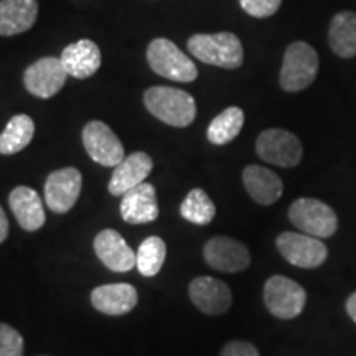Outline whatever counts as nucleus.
<instances>
[{
  "label": "nucleus",
  "instance_id": "1",
  "mask_svg": "<svg viewBox=\"0 0 356 356\" xmlns=\"http://www.w3.org/2000/svg\"><path fill=\"white\" fill-rule=\"evenodd\" d=\"M144 104L159 121L173 127H188L197 118V102L184 89L154 86L144 95Z\"/></svg>",
  "mask_w": 356,
  "mask_h": 356
},
{
  "label": "nucleus",
  "instance_id": "2",
  "mask_svg": "<svg viewBox=\"0 0 356 356\" xmlns=\"http://www.w3.org/2000/svg\"><path fill=\"white\" fill-rule=\"evenodd\" d=\"M186 47L197 60L225 70L239 68L244 61L241 40L231 32L197 33L188 40Z\"/></svg>",
  "mask_w": 356,
  "mask_h": 356
},
{
  "label": "nucleus",
  "instance_id": "3",
  "mask_svg": "<svg viewBox=\"0 0 356 356\" xmlns=\"http://www.w3.org/2000/svg\"><path fill=\"white\" fill-rule=\"evenodd\" d=\"M147 61L154 73L172 81L191 83L198 78L197 66L172 40H152L147 48Z\"/></svg>",
  "mask_w": 356,
  "mask_h": 356
},
{
  "label": "nucleus",
  "instance_id": "4",
  "mask_svg": "<svg viewBox=\"0 0 356 356\" xmlns=\"http://www.w3.org/2000/svg\"><path fill=\"white\" fill-rule=\"evenodd\" d=\"M318 74V55L309 43L293 42L284 53L280 70V88L287 92H299L309 88Z\"/></svg>",
  "mask_w": 356,
  "mask_h": 356
},
{
  "label": "nucleus",
  "instance_id": "5",
  "mask_svg": "<svg viewBox=\"0 0 356 356\" xmlns=\"http://www.w3.org/2000/svg\"><path fill=\"white\" fill-rule=\"evenodd\" d=\"M289 220L302 233L320 239L330 238L338 228V218L333 208L315 198L296 200L289 208Z\"/></svg>",
  "mask_w": 356,
  "mask_h": 356
},
{
  "label": "nucleus",
  "instance_id": "6",
  "mask_svg": "<svg viewBox=\"0 0 356 356\" xmlns=\"http://www.w3.org/2000/svg\"><path fill=\"white\" fill-rule=\"evenodd\" d=\"M264 302L267 310L274 317L291 320L302 314L307 302V293L296 280L284 277V275H273L267 279L264 286Z\"/></svg>",
  "mask_w": 356,
  "mask_h": 356
},
{
  "label": "nucleus",
  "instance_id": "7",
  "mask_svg": "<svg viewBox=\"0 0 356 356\" xmlns=\"http://www.w3.org/2000/svg\"><path fill=\"white\" fill-rule=\"evenodd\" d=\"M256 152L264 162L289 168L299 165L304 149L296 134L284 129H267L257 137Z\"/></svg>",
  "mask_w": 356,
  "mask_h": 356
},
{
  "label": "nucleus",
  "instance_id": "8",
  "mask_svg": "<svg viewBox=\"0 0 356 356\" xmlns=\"http://www.w3.org/2000/svg\"><path fill=\"white\" fill-rule=\"evenodd\" d=\"M275 246L284 259L302 269H314L322 266L328 256V249L320 241V238L307 233L286 231L277 236Z\"/></svg>",
  "mask_w": 356,
  "mask_h": 356
},
{
  "label": "nucleus",
  "instance_id": "9",
  "mask_svg": "<svg viewBox=\"0 0 356 356\" xmlns=\"http://www.w3.org/2000/svg\"><path fill=\"white\" fill-rule=\"evenodd\" d=\"M68 76L60 58L44 56L25 70L24 84L30 95L50 99L61 91Z\"/></svg>",
  "mask_w": 356,
  "mask_h": 356
},
{
  "label": "nucleus",
  "instance_id": "10",
  "mask_svg": "<svg viewBox=\"0 0 356 356\" xmlns=\"http://www.w3.org/2000/svg\"><path fill=\"white\" fill-rule=\"evenodd\" d=\"M83 144L89 157L104 167H115L122 162L124 147L108 124L88 122L83 129Z\"/></svg>",
  "mask_w": 356,
  "mask_h": 356
},
{
  "label": "nucleus",
  "instance_id": "11",
  "mask_svg": "<svg viewBox=\"0 0 356 356\" xmlns=\"http://www.w3.org/2000/svg\"><path fill=\"white\" fill-rule=\"evenodd\" d=\"M83 177L74 167L55 170L44 181V202L53 213L63 215L74 207L81 193Z\"/></svg>",
  "mask_w": 356,
  "mask_h": 356
},
{
  "label": "nucleus",
  "instance_id": "12",
  "mask_svg": "<svg viewBox=\"0 0 356 356\" xmlns=\"http://www.w3.org/2000/svg\"><path fill=\"white\" fill-rule=\"evenodd\" d=\"M204 261L221 273H241L251 264L249 249L238 239L215 236L204 244Z\"/></svg>",
  "mask_w": 356,
  "mask_h": 356
},
{
  "label": "nucleus",
  "instance_id": "13",
  "mask_svg": "<svg viewBox=\"0 0 356 356\" xmlns=\"http://www.w3.org/2000/svg\"><path fill=\"white\" fill-rule=\"evenodd\" d=\"M190 299L207 315H222L233 304L231 289L222 280L200 275L190 282Z\"/></svg>",
  "mask_w": 356,
  "mask_h": 356
},
{
  "label": "nucleus",
  "instance_id": "14",
  "mask_svg": "<svg viewBox=\"0 0 356 356\" xmlns=\"http://www.w3.org/2000/svg\"><path fill=\"white\" fill-rule=\"evenodd\" d=\"M95 252L102 264L114 273H129L136 267V252L115 229H104L96 236Z\"/></svg>",
  "mask_w": 356,
  "mask_h": 356
},
{
  "label": "nucleus",
  "instance_id": "15",
  "mask_svg": "<svg viewBox=\"0 0 356 356\" xmlns=\"http://www.w3.org/2000/svg\"><path fill=\"white\" fill-rule=\"evenodd\" d=\"M121 216L129 225H147L159 218L157 195L154 185L140 184L122 195Z\"/></svg>",
  "mask_w": 356,
  "mask_h": 356
},
{
  "label": "nucleus",
  "instance_id": "16",
  "mask_svg": "<svg viewBox=\"0 0 356 356\" xmlns=\"http://www.w3.org/2000/svg\"><path fill=\"white\" fill-rule=\"evenodd\" d=\"M66 73L76 79L91 78L101 68V50L92 40H78L68 44L60 56Z\"/></svg>",
  "mask_w": 356,
  "mask_h": 356
},
{
  "label": "nucleus",
  "instance_id": "17",
  "mask_svg": "<svg viewBox=\"0 0 356 356\" xmlns=\"http://www.w3.org/2000/svg\"><path fill=\"white\" fill-rule=\"evenodd\" d=\"M154 168V160L145 152H134L114 167V173L109 180V191L114 197H122L134 186L144 184Z\"/></svg>",
  "mask_w": 356,
  "mask_h": 356
},
{
  "label": "nucleus",
  "instance_id": "18",
  "mask_svg": "<svg viewBox=\"0 0 356 356\" xmlns=\"http://www.w3.org/2000/svg\"><path fill=\"white\" fill-rule=\"evenodd\" d=\"M137 291L131 284H106L96 287L91 293V304L106 315H126L137 305Z\"/></svg>",
  "mask_w": 356,
  "mask_h": 356
},
{
  "label": "nucleus",
  "instance_id": "19",
  "mask_svg": "<svg viewBox=\"0 0 356 356\" xmlns=\"http://www.w3.org/2000/svg\"><path fill=\"white\" fill-rule=\"evenodd\" d=\"M37 17V0H0V35L13 37L29 32Z\"/></svg>",
  "mask_w": 356,
  "mask_h": 356
},
{
  "label": "nucleus",
  "instance_id": "20",
  "mask_svg": "<svg viewBox=\"0 0 356 356\" xmlns=\"http://www.w3.org/2000/svg\"><path fill=\"white\" fill-rule=\"evenodd\" d=\"M243 184L249 197L259 204H273L282 197L284 184L279 175L261 165H248L243 172Z\"/></svg>",
  "mask_w": 356,
  "mask_h": 356
},
{
  "label": "nucleus",
  "instance_id": "21",
  "mask_svg": "<svg viewBox=\"0 0 356 356\" xmlns=\"http://www.w3.org/2000/svg\"><path fill=\"white\" fill-rule=\"evenodd\" d=\"M10 210L26 231H38L44 225V208L40 195L30 186H17L8 197Z\"/></svg>",
  "mask_w": 356,
  "mask_h": 356
},
{
  "label": "nucleus",
  "instance_id": "22",
  "mask_svg": "<svg viewBox=\"0 0 356 356\" xmlns=\"http://www.w3.org/2000/svg\"><path fill=\"white\" fill-rule=\"evenodd\" d=\"M328 43L340 58H353L356 55V13L338 12L332 19L328 30Z\"/></svg>",
  "mask_w": 356,
  "mask_h": 356
},
{
  "label": "nucleus",
  "instance_id": "23",
  "mask_svg": "<svg viewBox=\"0 0 356 356\" xmlns=\"http://www.w3.org/2000/svg\"><path fill=\"white\" fill-rule=\"evenodd\" d=\"M35 136V122L30 115L17 114L0 134V154L13 155L24 150Z\"/></svg>",
  "mask_w": 356,
  "mask_h": 356
},
{
  "label": "nucleus",
  "instance_id": "24",
  "mask_svg": "<svg viewBox=\"0 0 356 356\" xmlns=\"http://www.w3.org/2000/svg\"><path fill=\"white\" fill-rule=\"evenodd\" d=\"M244 126V113L241 108H231L225 109L221 114H218L213 119L210 127L207 131V137L211 144L215 145H226L231 140H234L239 136Z\"/></svg>",
  "mask_w": 356,
  "mask_h": 356
},
{
  "label": "nucleus",
  "instance_id": "25",
  "mask_svg": "<svg viewBox=\"0 0 356 356\" xmlns=\"http://www.w3.org/2000/svg\"><path fill=\"white\" fill-rule=\"evenodd\" d=\"M180 215L197 226H207L216 215V207L202 188H193L180 204Z\"/></svg>",
  "mask_w": 356,
  "mask_h": 356
},
{
  "label": "nucleus",
  "instance_id": "26",
  "mask_svg": "<svg viewBox=\"0 0 356 356\" xmlns=\"http://www.w3.org/2000/svg\"><path fill=\"white\" fill-rule=\"evenodd\" d=\"M167 246L159 236H150L142 241L136 254V267L144 277H154L162 269L165 261Z\"/></svg>",
  "mask_w": 356,
  "mask_h": 356
},
{
  "label": "nucleus",
  "instance_id": "27",
  "mask_svg": "<svg viewBox=\"0 0 356 356\" xmlns=\"http://www.w3.org/2000/svg\"><path fill=\"white\" fill-rule=\"evenodd\" d=\"M0 356H24V337L7 323H0Z\"/></svg>",
  "mask_w": 356,
  "mask_h": 356
},
{
  "label": "nucleus",
  "instance_id": "28",
  "mask_svg": "<svg viewBox=\"0 0 356 356\" xmlns=\"http://www.w3.org/2000/svg\"><path fill=\"white\" fill-rule=\"evenodd\" d=\"M243 10L256 19H267L280 8L282 0H239Z\"/></svg>",
  "mask_w": 356,
  "mask_h": 356
},
{
  "label": "nucleus",
  "instance_id": "29",
  "mask_svg": "<svg viewBox=\"0 0 356 356\" xmlns=\"http://www.w3.org/2000/svg\"><path fill=\"white\" fill-rule=\"evenodd\" d=\"M221 356H259V351L248 341H229L221 351Z\"/></svg>",
  "mask_w": 356,
  "mask_h": 356
},
{
  "label": "nucleus",
  "instance_id": "30",
  "mask_svg": "<svg viewBox=\"0 0 356 356\" xmlns=\"http://www.w3.org/2000/svg\"><path fill=\"white\" fill-rule=\"evenodd\" d=\"M8 236V221H7V215L3 211V208L0 207V244L7 239Z\"/></svg>",
  "mask_w": 356,
  "mask_h": 356
},
{
  "label": "nucleus",
  "instance_id": "31",
  "mask_svg": "<svg viewBox=\"0 0 356 356\" xmlns=\"http://www.w3.org/2000/svg\"><path fill=\"white\" fill-rule=\"evenodd\" d=\"M346 312H348L351 320H355L356 323V292L351 293L348 300H346Z\"/></svg>",
  "mask_w": 356,
  "mask_h": 356
}]
</instances>
